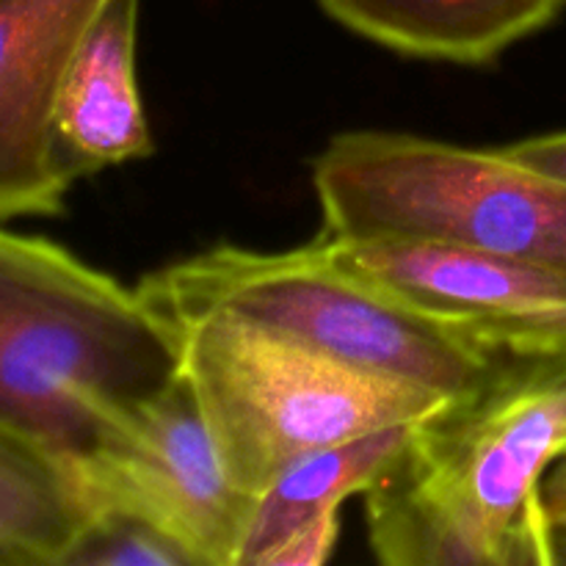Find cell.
I'll list each match as a JSON object with an SVG mask.
<instances>
[{"mask_svg":"<svg viewBox=\"0 0 566 566\" xmlns=\"http://www.w3.org/2000/svg\"><path fill=\"white\" fill-rule=\"evenodd\" d=\"M566 457V354L506 357L473 396L415 423L365 492L390 566H553L545 479Z\"/></svg>","mask_w":566,"mask_h":566,"instance_id":"1","label":"cell"},{"mask_svg":"<svg viewBox=\"0 0 566 566\" xmlns=\"http://www.w3.org/2000/svg\"><path fill=\"white\" fill-rule=\"evenodd\" d=\"M177 376V332L136 287L0 221V426L72 468Z\"/></svg>","mask_w":566,"mask_h":566,"instance_id":"2","label":"cell"},{"mask_svg":"<svg viewBox=\"0 0 566 566\" xmlns=\"http://www.w3.org/2000/svg\"><path fill=\"white\" fill-rule=\"evenodd\" d=\"M136 291L169 324L224 313L451 401L479 392L506 363L343 265L324 235L287 252L221 243L153 271Z\"/></svg>","mask_w":566,"mask_h":566,"instance_id":"3","label":"cell"},{"mask_svg":"<svg viewBox=\"0 0 566 566\" xmlns=\"http://www.w3.org/2000/svg\"><path fill=\"white\" fill-rule=\"evenodd\" d=\"M324 230L484 249L566 276V182L509 158L392 130H348L313 160Z\"/></svg>","mask_w":566,"mask_h":566,"instance_id":"4","label":"cell"},{"mask_svg":"<svg viewBox=\"0 0 566 566\" xmlns=\"http://www.w3.org/2000/svg\"><path fill=\"white\" fill-rule=\"evenodd\" d=\"M171 329L180 340V374L227 475L252 501L296 459L420 423L451 401L224 313L177 321Z\"/></svg>","mask_w":566,"mask_h":566,"instance_id":"5","label":"cell"},{"mask_svg":"<svg viewBox=\"0 0 566 566\" xmlns=\"http://www.w3.org/2000/svg\"><path fill=\"white\" fill-rule=\"evenodd\" d=\"M72 473L88 514H138L180 539L199 566H238L254 501L227 475L182 374L127 409Z\"/></svg>","mask_w":566,"mask_h":566,"instance_id":"6","label":"cell"},{"mask_svg":"<svg viewBox=\"0 0 566 566\" xmlns=\"http://www.w3.org/2000/svg\"><path fill=\"white\" fill-rule=\"evenodd\" d=\"M321 235L343 265L486 352L566 354V276L558 271L446 241Z\"/></svg>","mask_w":566,"mask_h":566,"instance_id":"7","label":"cell"},{"mask_svg":"<svg viewBox=\"0 0 566 566\" xmlns=\"http://www.w3.org/2000/svg\"><path fill=\"white\" fill-rule=\"evenodd\" d=\"M108 0H0V221L59 216L72 175L55 142V99Z\"/></svg>","mask_w":566,"mask_h":566,"instance_id":"8","label":"cell"},{"mask_svg":"<svg viewBox=\"0 0 566 566\" xmlns=\"http://www.w3.org/2000/svg\"><path fill=\"white\" fill-rule=\"evenodd\" d=\"M415 423L390 426L321 448L287 464L249 514L238 566H321L340 534V506L365 495L412 437Z\"/></svg>","mask_w":566,"mask_h":566,"instance_id":"9","label":"cell"},{"mask_svg":"<svg viewBox=\"0 0 566 566\" xmlns=\"http://www.w3.org/2000/svg\"><path fill=\"white\" fill-rule=\"evenodd\" d=\"M138 6L108 0L61 83L53 125L72 180L153 153L136 75Z\"/></svg>","mask_w":566,"mask_h":566,"instance_id":"10","label":"cell"},{"mask_svg":"<svg viewBox=\"0 0 566 566\" xmlns=\"http://www.w3.org/2000/svg\"><path fill=\"white\" fill-rule=\"evenodd\" d=\"M318 6L343 28L387 50L479 66L553 25L566 0H318Z\"/></svg>","mask_w":566,"mask_h":566,"instance_id":"11","label":"cell"},{"mask_svg":"<svg viewBox=\"0 0 566 566\" xmlns=\"http://www.w3.org/2000/svg\"><path fill=\"white\" fill-rule=\"evenodd\" d=\"M86 523L70 464L0 426V566H64Z\"/></svg>","mask_w":566,"mask_h":566,"instance_id":"12","label":"cell"},{"mask_svg":"<svg viewBox=\"0 0 566 566\" xmlns=\"http://www.w3.org/2000/svg\"><path fill=\"white\" fill-rule=\"evenodd\" d=\"M64 566H199V562L160 525L119 509H99L88 514Z\"/></svg>","mask_w":566,"mask_h":566,"instance_id":"13","label":"cell"},{"mask_svg":"<svg viewBox=\"0 0 566 566\" xmlns=\"http://www.w3.org/2000/svg\"><path fill=\"white\" fill-rule=\"evenodd\" d=\"M509 158L520 160L528 169L542 171L553 180L566 182V130L545 133V136L525 138V142L503 147Z\"/></svg>","mask_w":566,"mask_h":566,"instance_id":"14","label":"cell"},{"mask_svg":"<svg viewBox=\"0 0 566 566\" xmlns=\"http://www.w3.org/2000/svg\"><path fill=\"white\" fill-rule=\"evenodd\" d=\"M545 506L547 514H556L566 509V457L558 459V464L545 479Z\"/></svg>","mask_w":566,"mask_h":566,"instance_id":"15","label":"cell"},{"mask_svg":"<svg viewBox=\"0 0 566 566\" xmlns=\"http://www.w3.org/2000/svg\"><path fill=\"white\" fill-rule=\"evenodd\" d=\"M551 517V562L553 566H566V509Z\"/></svg>","mask_w":566,"mask_h":566,"instance_id":"16","label":"cell"}]
</instances>
